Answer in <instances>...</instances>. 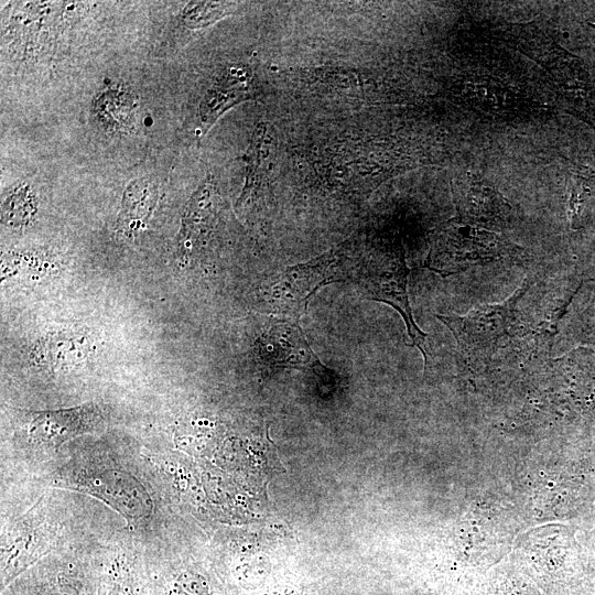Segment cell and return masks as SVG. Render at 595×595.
I'll return each instance as SVG.
<instances>
[{
  "label": "cell",
  "instance_id": "obj_1",
  "mask_svg": "<svg viewBox=\"0 0 595 595\" xmlns=\"http://www.w3.org/2000/svg\"><path fill=\"white\" fill-rule=\"evenodd\" d=\"M528 281L506 301L482 305L465 316L436 315L455 336L466 360L486 364L521 331L519 302Z\"/></svg>",
  "mask_w": 595,
  "mask_h": 595
},
{
  "label": "cell",
  "instance_id": "obj_2",
  "mask_svg": "<svg viewBox=\"0 0 595 595\" xmlns=\"http://www.w3.org/2000/svg\"><path fill=\"white\" fill-rule=\"evenodd\" d=\"M409 271L401 245L391 244L369 256L358 270L357 279L367 299L387 303L401 314L411 346H416L422 351L428 366L431 353L428 349L426 334L415 324L407 292Z\"/></svg>",
  "mask_w": 595,
  "mask_h": 595
},
{
  "label": "cell",
  "instance_id": "obj_3",
  "mask_svg": "<svg viewBox=\"0 0 595 595\" xmlns=\"http://www.w3.org/2000/svg\"><path fill=\"white\" fill-rule=\"evenodd\" d=\"M349 262L339 250H333L307 263L286 269L262 293L269 312L293 320L306 313L316 291L347 275Z\"/></svg>",
  "mask_w": 595,
  "mask_h": 595
},
{
  "label": "cell",
  "instance_id": "obj_4",
  "mask_svg": "<svg viewBox=\"0 0 595 595\" xmlns=\"http://www.w3.org/2000/svg\"><path fill=\"white\" fill-rule=\"evenodd\" d=\"M507 248L493 234L470 226L448 224L437 236L425 266L447 277L502 258Z\"/></svg>",
  "mask_w": 595,
  "mask_h": 595
},
{
  "label": "cell",
  "instance_id": "obj_5",
  "mask_svg": "<svg viewBox=\"0 0 595 595\" xmlns=\"http://www.w3.org/2000/svg\"><path fill=\"white\" fill-rule=\"evenodd\" d=\"M259 355L271 367L316 371L322 365L295 323L271 326L259 339Z\"/></svg>",
  "mask_w": 595,
  "mask_h": 595
},
{
  "label": "cell",
  "instance_id": "obj_6",
  "mask_svg": "<svg viewBox=\"0 0 595 595\" xmlns=\"http://www.w3.org/2000/svg\"><path fill=\"white\" fill-rule=\"evenodd\" d=\"M252 74L244 66L227 68L204 96L199 106L204 132L230 107L252 98Z\"/></svg>",
  "mask_w": 595,
  "mask_h": 595
},
{
  "label": "cell",
  "instance_id": "obj_7",
  "mask_svg": "<svg viewBox=\"0 0 595 595\" xmlns=\"http://www.w3.org/2000/svg\"><path fill=\"white\" fill-rule=\"evenodd\" d=\"M94 415V410L86 407L39 414L30 425V434L39 442L58 444L90 428Z\"/></svg>",
  "mask_w": 595,
  "mask_h": 595
},
{
  "label": "cell",
  "instance_id": "obj_8",
  "mask_svg": "<svg viewBox=\"0 0 595 595\" xmlns=\"http://www.w3.org/2000/svg\"><path fill=\"white\" fill-rule=\"evenodd\" d=\"M158 201V185L154 180L142 177L132 181L126 188L122 209L117 227L132 234L144 228Z\"/></svg>",
  "mask_w": 595,
  "mask_h": 595
},
{
  "label": "cell",
  "instance_id": "obj_9",
  "mask_svg": "<svg viewBox=\"0 0 595 595\" xmlns=\"http://www.w3.org/2000/svg\"><path fill=\"white\" fill-rule=\"evenodd\" d=\"M272 136L267 123L260 122L247 151L246 184L240 201L251 197L261 188L271 166Z\"/></svg>",
  "mask_w": 595,
  "mask_h": 595
},
{
  "label": "cell",
  "instance_id": "obj_10",
  "mask_svg": "<svg viewBox=\"0 0 595 595\" xmlns=\"http://www.w3.org/2000/svg\"><path fill=\"white\" fill-rule=\"evenodd\" d=\"M89 353L85 337L51 336L37 348V357L44 364L53 366L74 365L84 360Z\"/></svg>",
  "mask_w": 595,
  "mask_h": 595
},
{
  "label": "cell",
  "instance_id": "obj_11",
  "mask_svg": "<svg viewBox=\"0 0 595 595\" xmlns=\"http://www.w3.org/2000/svg\"><path fill=\"white\" fill-rule=\"evenodd\" d=\"M95 108L109 126L127 127L133 115V100L126 91L109 90L100 95Z\"/></svg>",
  "mask_w": 595,
  "mask_h": 595
},
{
  "label": "cell",
  "instance_id": "obj_12",
  "mask_svg": "<svg viewBox=\"0 0 595 595\" xmlns=\"http://www.w3.org/2000/svg\"><path fill=\"white\" fill-rule=\"evenodd\" d=\"M231 8L232 3L227 2H191L182 17L188 28H203L224 18Z\"/></svg>",
  "mask_w": 595,
  "mask_h": 595
},
{
  "label": "cell",
  "instance_id": "obj_13",
  "mask_svg": "<svg viewBox=\"0 0 595 595\" xmlns=\"http://www.w3.org/2000/svg\"><path fill=\"white\" fill-rule=\"evenodd\" d=\"M34 212L33 196L28 187L20 186L8 197L3 205L6 219L12 224L30 220Z\"/></svg>",
  "mask_w": 595,
  "mask_h": 595
}]
</instances>
